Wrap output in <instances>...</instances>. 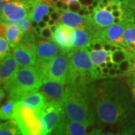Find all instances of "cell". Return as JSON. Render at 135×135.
Segmentation results:
<instances>
[{"label":"cell","instance_id":"obj_29","mask_svg":"<svg viewBox=\"0 0 135 135\" xmlns=\"http://www.w3.org/2000/svg\"><path fill=\"white\" fill-rule=\"evenodd\" d=\"M65 126H66V118L65 119H64L59 124H58V126L52 131V134H65Z\"/></svg>","mask_w":135,"mask_h":135},{"label":"cell","instance_id":"obj_9","mask_svg":"<svg viewBox=\"0 0 135 135\" xmlns=\"http://www.w3.org/2000/svg\"><path fill=\"white\" fill-rule=\"evenodd\" d=\"M130 22L123 20L119 23H114L102 31L101 38L104 42L117 44L124 47V32Z\"/></svg>","mask_w":135,"mask_h":135},{"label":"cell","instance_id":"obj_36","mask_svg":"<svg viewBox=\"0 0 135 135\" xmlns=\"http://www.w3.org/2000/svg\"><path fill=\"white\" fill-rule=\"evenodd\" d=\"M11 0H0V11L1 12L3 11L6 5Z\"/></svg>","mask_w":135,"mask_h":135},{"label":"cell","instance_id":"obj_44","mask_svg":"<svg viewBox=\"0 0 135 135\" xmlns=\"http://www.w3.org/2000/svg\"><path fill=\"white\" fill-rule=\"evenodd\" d=\"M50 30H51V32H52V33H53V34L56 32V30L58 29V24L54 25V26H50Z\"/></svg>","mask_w":135,"mask_h":135},{"label":"cell","instance_id":"obj_49","mask_svg":"<svg viewBox=\"0 0 135 135\" xmlns=\"http://www.w3.org/2000/svg\"><path fill=\"white\" fill-rule=\"evenodd\" d=\"M65 2H68V3H71V2H79V0H62Z\"/></svg>","mask_w":135,"mask_h":135},{"label":"cell","instance_id":"obj_47","mask_svg":"<svg viewBox=\"0 0 135 135\" xmlns=\"http://www.w3.org/2000/svg\"><path fill=\"white\" fill-rule=\"evenodd\" d=\"M1 96H0V99H1V101H2V99L4 98V96H5V89H2V88H1Z\"/></svg>","mask_w":135,"mask_h":135},{"label":"cell","instance_id":"obj_20","mask_svg":"<svg viewBox=\"0 0 135 135\" xmlns=\"http://www.w3.org/2000/svg\"><path fill=\"white\" fill-rule=\"evenodd\" d=\"M124 47L128 51L135 52V23H129L124 32Z\"/></svg>","mask_w":135,"mask_h":135},{"label":"cell","instance_id":"obj_51","mask_svg":"<svg viewBox=\"0 0 135 135\" xmlns=\"http://www.w3.org/2000/svg\"><path fill=\"white\" fill-rule=\"evenodd\" d=\"M51 1H52V2H53V3H54V4H55V3H56V2H58L59 0H51Z\"/></svg>","mask_w":135,"mask_h":135},{"label":"cell","instance_id":"obj_28","mask_svg":"<svg viewBox=\"0 0 135 135\" xmlns=\"http://www.w3.org/2000/svg\"><path fill=\"white\" fill-rule=\"evenodd\" d=\"M8 41L4 36L0 38V57L1 59L5 57L6 55L11 53V49L8 45Z\"/></svg>","mask_w":135,"mask_h":135},{"label":"cell","instance_id":"obj_42","mask_svg":"<svg viewBox=\"0 0 135 135\" xmlns=\"http://www.w3.org/2000/svg\"><path fill=\"white\" fill-rule=\"evenodd\" d=\"M109 71H110V68H108L107 67L102 68H101V72H102L103 74H104V75H107V76H108Z\"/></svg>","mask_w":135,"mask_h":135},{"label":"cell","instance_id":"obj_2","mask_svg":"<svg viewBox=\"0 0 135 135\" xmlns=\"http://www.w3.org/2000/svg\"><path fill=\"white\" fill-rule=\"evenodd\" d=\"M68 119L92 125L96 121L93 105V84L67 85L62 101Z\"/></svg>","mask_w":135,"mask_h":135},{"label":"cell","instance_id":"obj_16","mask_svg":"<svg viewBox=\"0 0 135 135\" xmlns=\"http://www.w3.org/2000/svg\"><path fill=\"white\" fill-rule=\"evenodd\" d=\"M47 101V98L40 91V92H33L32 94L26 95L23 98H22L20 102L21 103L22 105L33 109L37 113H38L41 110V108L44 106Z\"/></svg>","mask_w":135,"mask_h":135},{"label":"cell","instance_id":"obj_21","mask_svg":"<svg viewBox=\"0 0 135 135\" xmlns=\"http://www.w3.org/2000/svg\"><path fill=\"white\" fill-rule=\"evenodd\" d=\"M17 101L12 98H8V100L2 106L0 110V118L2 120H8L14 119L15 107Z\"/></svg>","mask_w":135,"mask_h":135},{"label":"cell","instance_id":"obj_6","mask_svg":"<svg viewBox=\"0 0 135 135\" xmlns=\"http://www.w3.org/2000/svg\"><path fill=\"white\" fill-rule=\"evenodd\" d=\"M70 50H62L47 63L44 70V77L58 80L67 85L70 75Z\"/></svg>","mask_w":135,"mask_h":135},{"label":"cell","instance_id":"obj_5","mask_svg":"<svg viewBox=\"0 0 135 135\" xmlns=\"http://www.w3.org/2000/svg\"><path fill=\"white\" fill-rule=\"evenodd\" d=\"M38 113L41 122L42 134H50L58 124L66 118L62 102L54 100H47Z\"/></svg>","mask_w":135,"mask_h":135},{"label":"cell","instance_id":"obj_18","mask_svg":"<svg viewBox=\"0 0 135 135\" xmlns=\"http://www.w3.org/2000/svg\"><path fill=\"white\" fill-rule=\"evenodd\" d=\"M92 15V19L97 26L101 29L109 27L111 25L114 24V17L112 12L108 11L105 8L100 9L99 8H95Z\"/></svg>","mask_w":135,"mask_h":135},{"label":"cell","instance_id":"obj_40","mask_svg":"<svg viewBox=\"0 0 135 135\" xmlns=\"http://www.w3.org/2000/svg\"><path fill=\"white\" fill-rule=\"evenodd\" d=\"M116 76V69L112 68L110 69V71H109V74H108V77H115Z\"/></svg>","mask_w":135,"mask_h":135},{"label":"cell","instance_id":"obj_15","mask_svg":"<svg viewBox=\"0 0 135 135\" xmlns=\"http://www.w3.org/2000/svg\"><path fill=\"white\" fill-rule=\"evenodd\" d=\"M23 33L17 26H6L1 23V36H4L7 39L12 48L19 44Z\"/></svg>","mask_w":135,"mask_h":135},{"label":"cell","instance_id":"obj_30","mask_svg":"<svg viewBox=\"0 0 135 135\" xmlns=\"http://www.w3.org/2000/svg\"><path fill=\"white\" fill-rule=\"evenodd\" d=\"M41 37H42V38L45 39H47V40H52L53 33H52V32L50 30V26H47V27H46L44 29H42Z\"/></svg>","mask_w":135,"mask_h":135},{"label":"cell","instance_id":"obj_50","mask_svg":"<svg viewBox=\"0 0 135 135\" xmlns=\"http://www.w3.org/2000/svg\"><path fill=\"white\" fill-rule=\"evenodd\" d=\"M113 68L118 69V68H119V64H118V63H114V65H113Z\"/></svg>","mask_w":135,"mask_h":135},{"label":"cell","instance_id":"obj_41","mask_svg":"<svg viewBox=\"0 0 135 135\" xmlns=\"http://www.w3.org/2000/svg\"><path fill=\"white\" fill-rule=\"evenodd\" d=\"M38 26L39 27H41V29H44V28H46V27L48 26V24H47V22H45V21H44V20H41V21H39L38 22Z\"/></svg>","mask_w":135,"mask_h":135},{"label":"cell","instance_id":"obj_46","mask_svg":"<svg viewBox=\"0 0 135 135\" xmlns=\"http://www.w3.org/2000/svg\"><path fill=\"white\" fill-rule=\"evenodd\" d=\"M50 19H51V17H50V15H48V14H47V15H44L43 17H42V20L45 21V22H47H47H48L49 20H50Z\"/></svg>","mask_w":135,"mask_h":135},{"label":"cell","instance_id":"obj_34","mask_svg":"<svg viewBox=\"0 0 135 135\" xmlns=\"http://www.w3.org/2000/svg\"><path fill=\"white\" fill-rule=\"evenodd\" d=\"M112 14H113L114 17L122 18V19L124 20V10L122 9H122L113 11H112Z\"/></svg>","mask_w":135,"mask_h":135},{"label":"cell","instance_id":"obj_12","mask_svg":"<svg viewBox=\"0 0 135 135\" xmlns=\"http://www.w3.org/2000/svg\"><path fill=\"white\" fill-rule=\"evenodd\" d=\"M12 54L21 68L35 66L37 56L36 50L19 44L12 50Z\"/></svg>","mask_w":135,"mask_h":135},{"label":"cell","instance_id":"obj_32","mask_svg":"<svg viewBox=\"0 0 135 135\" xmlns=\"http://www.w3.org/2000/svg\"><path fill=\"white\" fill-rule=\"evenodd\" d=\"M69 6H70V11H74V12H79V11L83 8L82 5L80 4V2H71L69 3Z\"/></svg>","mask_w":135,"mask_h":135},{"label":"cell","instance_id":"obj_24","mask_svg":"<svg viewBox=\"0 0 135 135\" xmlns=\"http://www.w3.org/2000/svg\"><path fill=\"white\" fill-rule=\"evenodd\" d=\"M108 55L109 52H107L104 48L98 50H92L89 52L90 58L95 65H100L101 63L106 62V59Z\"/></svg>","mask_w":135,"mask_h":135},{"label":"cell","instance_id":"obj_25","mask_svg":"<svg viewBox=\"0 0 135 135\" xmlns=\"http://www.w3.org/2000/svg\"><path fill=\"white\" fill-rule=\"evenodd\" d=\"M34 32H26L23 33L22 39L20 44H23L29 48L33 49L36 50V42H35V37L34 35Z\"/></svg>","mask_w":135,"mask_h":135},{"label":"cell","instance_id":"obj_31","mask_svg":"<svg viewBox=\"0 0 135 135\" xmlns=\"http://www.w3.org/2000/svg\"><path fill=\"white\" fill-rule=\"evenodd\" d=\"M128 83L129 85L131 90V93L133 95V97L135 98V76L131 75L128 77Z\"/></svg>","mask_w":135,"mask_h":135},{"label":"cell","instance_id":"obj_45","mask_svg":"<svg viewBox=\"0 0 135 135\" xmlns=\"http://www.w3.org/2000/svg\"><path fill=\"white\" fill-rule=\"evenodd\" d=\"M47 24H48V26H54V25L57 24V21L54 20L53 19H50L47 22Z\"/></svg>","mask_w":135,"mask_h":135},{"label":"cell","instance_id":"obj_48","mask_svg":"<svg viewBox=\"0 0 135 135\" xmlns=\"http://www.w3.org/2000/svg\"><path fill=\"white\" fill-rule=\"evenodd\" d=\"M113 65H114V62H113V61L107 62V67L110 69V68H113Z\"/></svg>","mask_w":135,"mask_h":135},{"label":"cell","instance_id":"obj_13","mask_svg":"<svg viewBox=\"0 0 135 135\" xmlns=\"http://www.w3.org/2000/svg\"><path fill=\"white\" fill-rule=\"evenodd\" d=\"M29 17V11L26 5L19 0L10 1L3 11L1 12V19L8 18L13 20H20Z\"/></svg>","mask_w":135,"mask_h":135},{"label":"cell","instance_id":"obj_19","mask_svg":"<svg viewBox=\"0 0 135 135\" xmlns=\"http://www.w3.org/2000/svg\"><path fill=\"white\" fill-rule=\"evenodd\" d=\"M90 125L78 122L68 119L66 118L65 134L69 135H84L86 134V128Z\"/></svg>","mask_w":135,"mask_h":135},{"label":"cell","instance_id":"obj_17","mask_svg":"<svg viewBox=\"0 0 135 135\" xmlns=\"http://www.w3.org/2000/svg\"><path fill=\"white\" fill-rule=\"evenodd\" d=\"M92 40L91 33L86 29L82 28L74 29L71 35V43L72 48L86 47Z\"/></svg>","mask_w":135,"mask_h":135},{"label":"cell","instance_id":"obj_11","mask_svg":"<svg viewBox=\"0 0 135 135\" xmlns=\"http://www.w3.org/2000/svg\"><path fill=\"white\" fill-rule=\"evenodd\" d=\"M19 70V65L10 53L1 59L0 67V80L2 87L5 86L13 79L16 73Z\"/></svg>","mask_w":135,"mask_h":135},{"label":"cell","instance_id":"obj_10","mask_svg":"<svg viewBox=\"0 0 135 135\" xmlns=\"http://www.w3.org/2000/svg\"><path fill=\"white\" fill-rule=\"evenodd\" d=\"M92 20V14L87 16H83L77 12H74L68 10L66 11H63L62 14L60 15L59 21L62 24L65 25L73 29H87Z\"/></svg>","mask_w":135,"mask_h":135},{"label":"cell","instance_id":"obj_8","mask_svg":"<svg viewBox=\"0 0 135 135\" xmlns=\"http://www.w3.org/2000/svg\"><path fill=\"white\" fill-rule=\"evenodd\" d=\"M67 85L65 83L44 77L40 91L47 98V100L62 102L66 94Z\"/></svg>","mask_w":135,"mask_h":135},{"label":"cell","instance_id":"obj_38","mask_svg":"<svg viewBox=\"0 0 135 135\" xmlns=\"http://www.w3.org/2000/svg\"><path fill=\"white\" fill-rule=\"evenodd\" d=\"M33 31H34V33L36 35H38V36H40V37H41V31H42V29H41V27H39L38 26H36V27L33 28Z\"/></svg>","mask_w":135,"mask_h":135},{"label":"cell","instance_id":"obj_14","mask_svg":"<svg viewBox=\"0 0 135 135\" xmlns=\"http://www.w3.org/2000/svg\"><path fill=\"white\" fill-rule=\"evenodd\" d=\"M57 24L58 29L53 35L52 41L62 50H70L72 48L71 43V35L74 29L62 24L59 21H57Z\"/></svg>","mask_w":135,"mask_h":135},{"label":"cell","instance_id":"obj_27","mask_svg":"<svg viewBox=\"0 0 135 135\" xmlns=\"http://www.w3.org/2000/svg\"><path fill=\"white\" fill-rule=\"evenodd\" d=\"M32 20L29 17H26L23 19L18 20L17 22L16 26L19 28L23 32H34L33 29L32 28Z\"/></svg>","mask_w":135,"mask_h":135},{"label":"cell","instance_id":"obj_35","mask_svg":"<svg viewBox=\"0 0 135 135\" xmlns=\"http://www.w3.org/2000/svg\"><path fill=\"white\" fill-rule=\"evenodd\" d=\"M50 17H51V19L54 20H56V21H59V18H60V15L59 14L57 11H53L52 13H50Z\"/></svg>","mask_w":135,"mask_h":135},{"label":"cell","instance_id":"obj_4","mask_svg":"<svg viewBox=\"0 0 135 135\" xmlns=\"http://www.w3.org/2000/svg\"><path fill=\"white\" fill-rule=\"evenodd\" d=\"M14 119L19 126L22 134H42L38 113L33 109L22 105L20 101L16 104Z\"/></svg>","mask_w":135,"mask_h":135},{"label":"cell","instance_id":"obj_37","mask_svg":"<svg viewBox=\"0 0 135 135\" xmlns=\"http://www.w3.org/2000/svg\"><path fill=\"white\" fill-rule=\"evenodd\" d=\"M111 46H112V44L111 43H109V42H104V41L103 48L105 50H107V52H110L111 50Z\"/></svg>","mask_w":135,"mask_h":135},{"label":"cell","instance_id":"obj_33","mask_svg":"<svg viewBox=\"0 0 135 135\" xmlns=\"http://www.w3.org/2000/svg\"><path fill=\"white\" fill-rule=\"evenodd\" d=\"M129 53V59H130V62L132 65V73H131V75L135 76V52L133 51H128Z\"/></svg>","mask_w":135,"mask_h":135},{"label":"cell","instance_id":"obj_39","mask_svg":"<svg viewBox=\"0 0 135 135\" xmlns=\"http://www.w3.org/2000/svg\"><path fill=\"white\" fill-rule=\"evenodd\" d=\"M63 5H64V2L62 0H59L57 2L55 3V6L57 9H62Z\"/></svg>","mask_w":135,"mask_h":135},{"label":"cell","instance_id":"obj_7","mask_svg":"<svg viewBox=\"0 0 135 135\" xmlns=\"http://www.w3.org/2000/svg\"><path fill=\"white\" fill-rule=\"evenodd\" d=\"M62 50L53 41L38 40L36 41V56L35 65L44 74L47 63ZM45 76V75H44Z\"/></svg>","mask_w":135,"mask_h":135},{"label":"cell","instance_id":"obj_43","mask_svg":"<svg viewBox=\"0 0 135 135\" xmlns=\"http://www.w3.org/2000/svg\"><path fill=\"white\" fill-rule=\"evenodd\" d=\"M70 9V6H69V3H68V2H64V5H63L62 7V11H68V10Z\"/></svg>","mask_w":135,"mask_h":135},{"label":"cell","instance_id":"obj_23","mask_svg":"<svg viewBox=\"0 0 135 135\" xmlns=\"http://www.w3.org/2000/svg\"><path fill=\"white\" fill-rule=\"evenodd\" d=\"M49 5L50 4L47 3L44 0H42L35 5L30 17L32 21L35 20L38 23L42 20V17L44 15L49 14Z\"/></svg>","mask_w":135,"mask_h":135},{"label":"cell","instance_id":"obj_22","mask_svg":"<svg viewBox=\"0 0 135 135\" xmlns=\"http://www.w3.org/2000/svg\"><path fill=\"white\" fill-rule=\"evenodd\" d=\"M0 134L1 135H15L22 134L19 126L16 121L12 119L6 120L5 122L1 123L0 127Z\"/></svg>","mask_w":135,"mask_h":135},{"label":"cell","instance_id":"obj_26","mask_svg":"<svg viewBox=\"0 0 135 135\" xmlns=\"http://www.w3.org/2000/svg\"><path fill=\"white\" fill-rule=\"evenodd\" d=\"M111 58L113 62L119 64L122 61L129 58V53L125 47H123L111 53Z\"/></svg>","mask_w":135,"mask_h":135},{"label":"cell","instance_id":"obj_3","mask_svg":"<svg viewBox=\"0 0 135 135\" xmlns=\"http://www.w3.org/2000/svg\"><path fill=\"white\" fill-rule=\"evenodd\" d=\"M44 77V74L36 66L21 68L3 89L8 93V98L20 101L29 94L40 90Z\"/></svg>","mask_w":135,"mask_h":135},{"label":"cell","instance_id":"obj_1","mask_svg":"<svg viewBox=\"0 0 135 135\" xmlns=\"http://www.w3.org/2000/svg\"><path fill=\"white\" fill-rule=\"evenodd\" d=\"M93 105L96 120L106 124L124 120L134 110L128 88L113 80L93 84Z\"/></svg>","mask_w":135,"mask_h":135}]
</instances>
